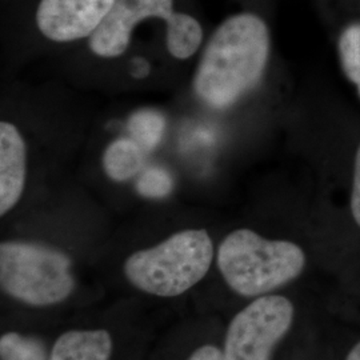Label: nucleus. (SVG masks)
Wrapping results in <instances>:
<instances>
[{"instance_id":"nucleus-14","label":"nucleus","mask_w":360,"mask_h":360,"mask_svg":"<svg viewBox=\"0 0 360 360\" xmlns=\"http://www.w3.org/2000/svg\"><path fill=\"white\" fill-rule=\"evenodd\" d=\"M174 188V179L165 168L150 167L144 169L136 181V191L144 198H166Z\"/></svg>"},{"instance_id":"nucleus-13","label":"nucleus","mask_w":360,"mask_h":360,"mask_svg":"<svg viewBox=\"0 0 360 360\" xmlns=\"http://www.w3.org/2000/svg\"><path fill=\"white\" fill-rule=\"evenodd\" d=\"M0 356L1 360H50L39 340L16 333L1 336Z\"/></svg>"},{"instance_id":"nucleus-10","label":"nucleus","mask_w":360,"mask_h":360,"mask_svg":"<svg viewBox=\"0 0 360 360\" xmlns=\"http://www.w3.org/2000/svg\"><path fill=\"white\" fill-rule=\"evenodd\" d=\"M146 151L132 138H120L108 144L102 156L105 175L114 181H127L144 166Z\"/></svg>"},{"instance_id":"nucleus-7","label":"nucleus","mask_w":360,"mask_h":360,"mask_svg":"<svg viewBox=\"0 0 360 360\" xmlns=\"http://www.w3.org/2000/svg\"><path fill=\"white\" fill-rule=\"evenodd\" d=\"M116 0H40L39 31L52 41L89 38L102 25Z\"/></svg>"},{"instance_id":"nucleus-15","label":"nucleus","mask_w":360,"mask_h":360,"mask_svg":"<svg viewBox=\"0 0 360 360\" xmlns=\"http://www.w3.org/2000/svg\"><path fill=\"white\" fill-rule=\"evenodd\" d=\"M351 211L355 221L360 227V146L355 158V171H354V187L351 195Z\"/></svg>"},{"instance_id":"nucleus-3","label":"nucleus","mask_w":360,"mask_h":360,"mask_svg":"<svg viewBox=\"0 0 360 360\" xmlns=\"http://www.w3.org/2000/svg\"><path fill=\"white\" fill-rule=\"evenodd\" d=\"M214 245L206 230H184L134 252L124 262L129 283L151 295L172 297L199 283L210 270Z\"/></svg>"},{"instance_id":"nucleus-4","label":"nucleus","mask_w":360,"mask_h":360,"mask_svg":"<svg viewBox=\"0 0 360 360\" xmlns=\"http://www.w3.org/2000/svg\"><path fill=\"white\" fill-rule=\"evenodd\" d=\"M147 19H162L167 23L166 46L174 58L184 60L199 50L203 28L191 15L175 13L174 0H116L90 37L91 51L101 58L123 55L129 49L132 30Z\"/></svg>"},{"instance_id":"nucleus-5","label":"nucleus","mask_w":360,"mask_h":360,"mask_svg":"<svg viewBox=\"0 0 360 360\" xmlns=\"http://www.w3.org/2000/svg\"><path fill=\"white\" fill-rule=\"evenodd\" d=\"M0 283L15 299L37 307L63 302L74 290L71 259L49 245L3 242Z\"/></svg>"},{"instance_id":"nucleus-2","label":"nucleus","mask_w":360,"mask_h":360,"mask_svg":"<svg viewBox=\"0 0 360 360\" xmlns=\"http://www.w3.org/2000/svg\"><path fill=\"white\" fill-rule=\"evenodd\" d=\"M306 266L299 245L270 240L240 229L219 245L218 267L226 283L239 295L263 296L297 278Z\"/></svg>"},{"instance_id":"nucleus-1","label":"nucleus","mask_w":360,"mask_h":360,"mask_svg":"<svg viewBox=\"0 0 360 360\" xmlns=\"http://www.w3.org/2000/svg\"><path fill=\"white\" fill-rule=\"evenodd\" d=\"M270 46L269 27L255 13L224 20L208 40L196 68V96L217 110L236 103L262 80Z\"/></svg>"},{"instance_id":"nucleus-8","label":"nucleus","mask_w":360,"mask_h":360,"mask_svg":"<svg viewBox=\"0 0 360 360\" xmlns=\"http://www.w3.org/2000/svg\"><path fill=\"white\" fill-rule=\"evenodd\" d=\"M26 142L13 123H0V215L16 206L25 191Z\"/></svg>"},{"instance_id":"nucleus-16","label":"nucleus","mask_w":360,"mask_h":360,"mask_svg":"<svg viewBox=\"0 0 360 360\" xmlns=\"http://www.w3.org/2000/svg\"><path fill=\"white\" fill-rule=\"evenodd\" d=\"M188 360H224V355L218 347L207 345L195 349Z\"/></svg>"},{"instance_id":"nucleus-11","label":"nucleus","mask_w":360,"mask_h":360,"mask_svg":"<svg viewBox=\"0 0 360 360\" xmlns=\"http://www.w3.org/2000/svg\"><path fill=\"white\" fill-rule=\"evenodd\" d=\"M129 131L131 138L146 153H150L159 146L165 135L166 117L155 110H139L129 117Z\"/></svg>"},{"instance_id":"nucleus-17","label":"nucleus","mask_w":360,"mask_h":360,"mask_svg":"<svg viewBox=\"0 0 360 360\" xmlns=\"http://www.w3.org/2000/svg\"><path fill=\"white\" fill-rule=\"evenodd\" d=\"M346 360H360V342L356 343L352 349L348 354L347 359Z\"/></svg>"},{"instance_id":"nucleus-9","label":"nucleus","mask_w":360,"mask_h":360,"mask_svg":"<svg viewBox=\"0 0 360 360\" xmlns=\"http://www.w3.org/2000/svg\"><path fill=\"white\" fill-rule=\"evenodd\" d=\"M112 339L105 330H72L60 335L50 360H110Z\"/></svg>"},{"instance_id":"nucleus-12","label":"nucleus","mask_w":360,"mask_h":360,"mask_svg":"<svg viewBox=\"0 0 360 360\" xmlns=\"http://www.w3.org/2000/svg\"><path fill=\"white\" fill-rule=\"evenodd\" d=\"M338 51L343 72L356 86L360 96V23H352L343 30Z\"/></svg>"},{"instance_id":"nucleus-6","label":"nucleus","mask_w":360,"mask_h":360,"mask_svg":"<svg viewBox=\"0 0 360 360\" xmlns=\"http://www.w3.org/2000/svg\"><path fill=\"white\" fill-rule=\"evenodd\" d=\"M294 321L292 303L281 295L260 296L232 319L224 360H270L274 347Z\"/></svg>"}]
</instances>
